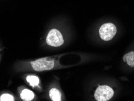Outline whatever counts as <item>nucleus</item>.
<instances>
[{"label": "nucleus", "instance_id": "obj_1", "mask_svg": "<svg viewBox=\"0 0 134 101\" xmlns=\"http://www.w3.org/2000/svg\"><path fill=\"white\" fill-rule=\"evenodd\" d=\"M33 68L35 71L42 72L45 70H50L54 67V62L50 58H43L37 59L31 62Z\"/></svg>", "mask_w": 134, "mask_h": 101}, {"label": "nucleus", "instance_id": "obj_2", "mask_svg": "<svg viewBox=\"0 0 134 101\" xmlns=\"http://www.w3.org/2000/svg\"><path fill=\"white\" fill-rule=\"evenodd\" d=\"M117 33V28L112 23H106L99 29V35L101 39L105 41H110L113 38Z\"/></svg>", "mask_w": 134, "mask_h": 101}, {"label": "nucleus", "instance_id": "obj_3", "mask_svg": "<svg viewBox=\"0 0 134 101\" xmlns=\"http://www.w3.org/2000/svg\"><path fill=\"white\" fill-rule=\"evenodd\" d=\"M114 90L108 86H99L96 90L94 97L98 101H107L112 98Z\"/></svg>", "mask_w": 134, "mask_h": 101}, {"label": "nucleus", "instance_id": "obj_4", "mask_svg": "<svg viewBox=\"0 0 134 101\" xmlns=\"http://www.w3.org/2000/svg\"><path fill=\"white\" fill-rule=\"evenodd\" d=\"M46 42L52 47H59L64 42L63 36L60 32L57 29H52L47 36Z\"/></svg>", "mask_w": 134, "mask_h": 101}, {"label": "nucleus", "instance_id": "obj_5", "mask_svg": "<svg viewBox=\"0 0 134 101\" xmlns=\"http://www.w3.org/2000/svg\"><path fill=\"white\" fill-rule=\"evenodd\" d=\"M21 98L24 100L30 101L33 99V98H35V94L31 91L27 90V89H24L21 92Z\"/></svg>", "mask_w": 134, "mask_h": 101}, {"label": "nucleus", "instance_id": "obj_6", "mask_svg": "<svg viewBox=\"0 0 134 101\" xmlns=\"http://www.w3.org/2000/svg\"><path fill=\"white\" fill-rule=\"evenodd\" d=\"M50 98L53 101L61 100V93L58 89L52 88L49 93Z\"/></svg>", "mask_w": 134, "mask_h": 101}, {"label": "nucleus", "instance_id": "obj_7", "mask_svg": "<svg viewBox=\"0 0 134 101\" xmlns=\"http://www.w3.org/2000/svg\"><path fill=\"white\" fill-rule=\"evenodd\" d=\"M123 61L131 67H134V51H131L126 54L123 56Z\"/></svg>", "mask_w": 134, "mask_h": 101}, {"label": "nucleus", "instance_id": "obj_8", "mask_svg": "<svg viewBox=\"0 0 134 101\" xmlns=\"http://www.w3.org/2000/svg\"><path fill=\"white\" fill-rule=\"evenodd\" d=\"M27 81L32 87L37 86L39 84V79L38 77L36 76H28L27 77Z\"/></svg>", "mask_w": 134, "mask_h": 101}, {"label": "nucleus", "instance_id": "obj_9", "mask_svg": "<svg viewBox=\"0 0 134 101\" xmlns=\"http://www.w3.org/2000/svg\"><path fill=\"white\" fill-rule=\"evenodd\" d=\"M0 100L1 101H13L14 98L12 95L9 94H4L1 95L0 97Z\"/></svg>", "mask_w": 134, "mask_h": 101}]
</instances>
